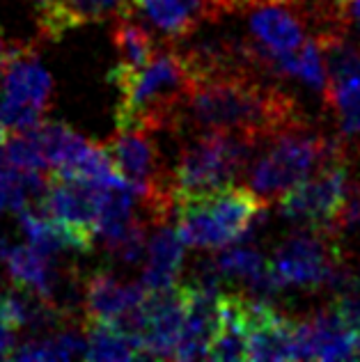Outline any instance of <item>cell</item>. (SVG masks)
I'll list each match as a JSON object with an SVG mask.
<instances>
[{"mask_svg": "<svg viewBox=\"0 0 360 362\" xmlns=\"http://www.w3.org/2000/svg\"><path fill=\"white\" fill-rule=\"evenodd\" d=\"M326 101L335 108L339 127L347 136H358L360 133V78L342 85L337 90L326 94Z\"/></svg>", "mask_w": 360, "mask_h": 362, "instance_id": "cb8c5ba5", "label": "cell"}, {"mask_svg": "<svg viewBox=\"0 0 360 362\" xmlns=\"http://www.w3.org/2000/svg\"><path fill=\"white\" fill-rule=\"evenodd\" d=\"M211 264L221 278H239L243 282H248L260 271L267 269L269 259L255 245L232 243V247H223V250L214 257Z\"/></svg>", "mask_w": 360, "mask_h": 362, "instance_id": "603a6c76", "label": "cell"}, {"mask_svg": "<svg viewBox=\"0 0 360 362\" xmlns=\"http://www.w3.org/2000/svg\"><path fill=\"white\" fill-rule=\"evenodd\" d=\"M37 12V25L46 40H60L74 28L117 16L127 0H30Z\"/></svg>", "mask_w": 360, "mask_h": 362, "instance_id": "4fadbf2b", "label": "cell"}, {"mask_svg": "<svg viewBox=\"0 0 360 362\" xmlns=\"http://www.w3.org/2000/svg\"><path fill=\"white\" fill-rule=\"evenodd\" d=\"M352 16L360 23V0H352Z\"/></svg>", "mask_w": 360, "mask_h": 362, "instance_id": "f1b7e54d", "label": "cell"}, {"mask_svg": "<svg viewBox=\"0 0 360 362\" xmlns=\"http://www.w3.org/2000/svg\"><path fill=\"white\" fill-rule=\"evenodd\" d=\"M115 18L117 21L115 30H112V42L120 51V62L127 66H143L149 62V58L158 49L151 33L140 21H136L129 7L122 9Z\"/></svg>", "mask_w": 360, "mask_h": 362, "instance_id": "ffe728a7", "label": "cell"}, {"mask_svg": "<svg viewBox=\"0 0 360 362\" xmlns=\"http://www.w3.org/2000/svg\"><path fill=\"white\" fill-rule=\"evenodd\" d=\"M306 28L289 5L262 3L248 7V37L257 49L267 53L296 51L306 42Z\"/></svg>", "mask_w": 360, "mask_h": 362, "instance_id": "5bb4252c", "label": "cell"}, {"mask_svg": "<svg viewBox=\"0 0 360 362\" xmlns=\"http://www.w3.org/2000/svg\"><path fill=\"white\" fill-rule=\"evenodd\" d=\"M321 55L326 62V74H328V90H337L342 85L360 78V46L344 40L342 37H330V40L317 42ZM324 94V97H326Z\"/></svg>", "mask_w": 360, "mask_h": 362, "instance_id": "44dd1931", "label": "cell"}, {"mask_svg": "<svg viewBox=\"0 0 360 362\" xmlns=\"http://www.w3.org/2000/svg\"><path fill=\"white\" fill-rule=\"evenodd\" d=\"M347 186V165L321 168L280 195V211L287 221L310 230H328L344 204Z\"/></svg>", "mask_w": 360, "mask_h": 362, "instance_id": "ba28073f", "label": "cell"}, {"mask_svg": "<svg viewBox=\"0 0 360 362\" xmlns=\"http://www.w3.org/2000/svg\"><path fill=\"white\" fill-rule=\"evenodd\" d=\"M147 293L143 282H122L108 271L90 273L83 282V328L88 323H112L140 335Z\"/></svg>", "mask_w": 360, "mask_h": 362, "instance_id": "9c48e42d", "label": "cell"}, {"mask_svg": "<svg viewBox=\"0 0 360 362\" xmlns=\"http://www.w3.org/2000/svg\"><path fill=\"white\" fill-rule=\"evenodd\" d=\"M225 131L269 142L282 131L306 127L298 103L285 90L264 83L260 74H236L195 81L177 127Z\"/></svg>", "mask_w": 360, "mask_h": 362, "instance_id": "6da1fadb", "label": "cell"}, {"mask_svg": "<svg viewBox=\"0 0 360 362\" xmlns=\"http://www.w3.org/2000/svg\"><path fill=\"white\" fill-rule=\"evenodd\" d=\"M147 259L143 271V287L147 291L168 289L177 284L179 271L184 264V241L170 223L154 225V234L147 241Z\"/></svg>", "mask_w": 360, "mask_h": 362, "instance_id": "2e32d148", "label": "cell"}, {"mask_svg": "<svg viewBox=\"0 0 360 362\" xmlns=\"http://www.w3.org/2000/svg\"><path fill=\"white\" fill-rule=\"evenodd\" d=\"M14 346H16V332L0 326V360H9Z\"/></svg>", "mask_w": 360, "mask_h": 362, "instance_id": "4316f807", "label": "cell"}, {"mask_svg": "<svg viewBox=\"0 0 360 362\" xmlns=\"http://www.w3.org/2000/svg\"><path fill=\"white\" fill-rule=\"evenodd\" d=\"M296 356L298 360H356V335L335 308L317 312L296 323Z\"/></svg>", "mask_w": 360, "mask_h": 362, "instance_id": "7c38bea8", "label": "cell"}, {"mask_svg": "<svg viewBox=\"0 0 360 362\" xmlns=\"http://www.w3.org/2000/svg\"><path fill=\"white\" fill-rule=\"evenodd\" d=\"M53 81L33 49L14 55L0 71V119L9 131L37 127L51 108Z\"/></svg>", "mask_w": 360, "mask_h": 362, "instance_id": "52a82bcc", "label": "cell"}, {"mask_svg": "<svg viewBox=\"0 0 360 362\" xmlns=\"http://www.w3.org/2000/svg\"><path fill=\"white\" fill-rule=\"evenodd\" d=\"M108 81L120 92L115 110L117 129H177L179 112L193 88V74L175 44L158 46L143 66L117 62Z\"/></svg>", "mask_w": 360, "mask_h": 362, "instance_id": "7a4b0ae2", "label": "cell"}, {"mask_svg": "<svg viewBox=\"0 0 360 362\" xmlns=\"http://www.w3.org/2000/svg\"><path fill=\"white\" fill-rule=\"evenodd\" d=\"M186 319V287L173 284L168 289L149 291L145 300L143 337L147 358H175L177 341L182 337Z\"/></svg>", "mask_w": 360, "mask_h": 362, "instance_id": "30bf717a", "label": "cell"}, {"mask_svg": "<svg viewBox=\"0 0 360 362\" xmlns=\"http://www.w3.org/2000/svg\"><path fill=\"white\" fill-rule=\"evenodd\" d=\"M25 49V46H21V44H16V42H12V40H7V35H5V30L0 28V71L5 69V64L14 58V55H18Z\"/></svg>", "mask_w": 360, "mask_h": 362, "instance_id": "484cf974", "label": "cell"}, {"mask_svg": "<svg viewBox=\"0 0 360 362\" xmlns=\"http://www.w3.org/2000/svg\"><path fill=\"white\" fill-rule=\"evenodd\" d=\"M269 142V149L250 168V188L267 202L321 168L347 165L342 140L315 136L306 127L282 131Z\"/></svg>", "mask_w": 360, "mask_h": 362, "instance_id": "277c9868", "label": "cell"}, {"mask_svg": "<svg viewBox=\"0 0 360 362\" xmlns=\"http://www.w3.org/2000/svg\"><path fill=\"white\" fill-rule=\"evenodd\" d=\"M335 227L291 234L280 243L271 266L282 284L306 289H333L337 273L342 269V255L335 243Z\"/></svg>", "mask_w": 360, "mask_h": 362, "instance_id": "8992f818", "label": "cell"}, {"mask_svg": "<svg viewBox=\"0 0 360 362\" xmlns=\"http://www.w3.org/2000/svg\"><path fill=\"white\" fill-rule=\"evenodd\" d=\"M296 78H301L310 90H315L319 94H326L328 90L326 62L315 40L303 42L296 49Z\"/></svg>", "mask_w": 360, "mask_h": 362, "instance_id": "d4e9b609", "label": "cell"}, {"mask_svg": "<svg viewBox=\"0 0 360 362\" xmlns=\"http://www.w3.org/2000/svg\"><path fill=\"white\" fill-rule=\"evenodd\" d=\"M40 211L53 218V221H60L74 227V230L97 239L99 186L49 175V181H46L42 193Z\"/></svg>", "mask_w": 360, "mask_h": 362, "instance_id": "8fae6325", "label": "cell"}, {"mask_svg": "<svg viewBox=\"0 0 360 362\" xmlns=\"http://www.w3.org/2000/svg\"><path fill=\"white\" fill-rule=\"evenodd\" d=\"M85 354V330L64 328L60 332H51V335H42L35 339L23 341L21 346H14L9 360H71L83 358Z\"/></svg>", "mask_w": 360, "mask_h": 362, "instance_id": "d6986e66", "label": "cell"}, {"mask_svg": "<svg viewBox=\"0 0 360 362\" xmlns=\"http://www.w3.org/2000/svg\"><path fill=\"white\" fill-rule=\"evenodd\" d=\"M260 142L225 131H200L184 142L168 170V188L175 195H193L230 186L257 151Z\"/></svg>", "mask_w": 360, "mask_h": 362, "instance_id": "5b68a950", "label": "cell"}, {"mask_svg": "<svg viewBox=\"0 0 360 362\" xmlns=\"http://www.w3.org/2000/svg\"><path fill=\"white\" fill-rule=\"evenodd\" d=\"M0 259L14 287L30 291L46 303H53L55 289H58V271L53 266V257L44 255L30 243L14 245L0 239Z\"/></svg>", "mask_w": 360, "mask_h": 362, "instance_id": "9a60e30c", "label": "cell"}, {"mask_svg": "<svg viewBox=\"0 0 360 362\" xmlns=\"http://www.w3.org/2000/svg\"><path fill=\"white\" fill-rule=\"evenodd\" d=\"M276 3H282V5H291V3H296V0H276Z\"/></svg>", "mask_w": 360, "mask_h": 362, "instance_id": "f546056e", "label": "cell"}, {"mask_svg": "<svg viewBox=\"0 0 360 362\" xmlns=\"http://www.w3.org/2000/svg\"><path fill=\"white\" fill-rule=\"evenodd\" d=\"M85 330V360H140L147 358L140 335L112 323H88Z\"/></svg>", "mask_w": 360, "mask_h": 362, "instance_id": "e0dca14e", "label": "cell"}, {"mask_svg": "<svg viewBox=\"0 0 360 362\" xmlns=\"http://www.w3.org/2000/svg\"><path fill=\"white\" fill-rule=\"evenodd\" d=\"M127 7L136 9L154 30L173 44L195 33L200 23L184 5V0H127Z\"/></svg>", "mask_w": 360, "mask_h": 362, "instance_id": "ac0fdd59", "label": "cell"}, {"mask_svg": "<svg viewBox=\"0 0 360 362\" xmlns=\"http://www.w3.org/2000/svg\"><path fill=\"white\" fill-rule=\"evenodd\" d=\"M170 221H175L179 239L197 250H218L243 241L269 211L267 199L252 188H234L232 184L193 195L170 193Z\"/></svg>", "mask_w": 360, "mask_h": 362, "instance_id": "3957f363", "label": "cell"}, {"mask_svg": "<svg viewBox=\"0 0 360 362\" xmlns=\"http://www.w3.org/2000/svg\"><path fill=\"white\" fill-rule=\"evenodd\" d=\"M49 175L25 173L14 165L0 163V214L21 211L28 206V197L42 195Z\"/></svg>", "mask_w": 360, "mask_h": 362, "instance_id": "7402d4cb", "label": "cell"}, {"mask_svg": "<svg viewBox=\"0 0 360 362\" xmlns=\"http://www.w3.org/2000/svg\"><path fill=\"white\" fill-rule=\"evenodd\" d=\"M7 138H9V129L5 127V122L0 119V149L5 147V142H7Z\"/></svg>", "mask_w": 360, "mask_h": 362, "instance_id": "83f0119b", "label": "cell"}]
</instances>
